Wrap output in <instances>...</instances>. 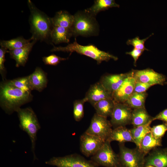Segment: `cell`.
Here are the masks:
<instances>
[{"label":"cell","instance_id":"1","mask_svg":"<svg viewBox=\"0 0 167 167\" xmlns=\"http://www.w3.org/2000/svg\"><path fill=\"white\" fill-rule=\"evenodd\" d=\"M0 104L2 109L11 114L20 108L22 105L31 101V93L24 91L4 81L0 84Z\"/></svg>","mask_w":167,"mask_h":167},{"label":"cell","instance_id":"2","mask_svg":"<svg viewBox=\"0 0 167 167\" xmlns=\"http://www.w3.org/2000/svg\"><path fill=\"white\" fill-rule=\"evenodd\" d=\"M28 4L30 14L29 23L33 40L49 42L54 27L52 18L38 9L30 0Z\"/></svg>","mask_w":167,"mask_h":167},{"label":"cell","instance_id":"3","mask_svg":"<svg viewBox=\"0 0 167 167\" xmlns=\"http://www.w3.org/2000/svg\"><path fill=\"white\" fill-rule=\"evenodd\" d=\"M51 52L62 51L69 52L70 55L73 52L88 57L96 60L98 64L103 61H108L111 59L117 60L118 58L108 52L99 49L93 44L83 45L79 44L76 38L74 41L65 47H56L54 45Z\"/></svg>","mask_w":167,"mask_h":167},{"label":"cell","instance_id":"4","mask_svg":"<svg viewBox=\"0 0 167 167\" xmlns=\"http://www.w3.org/2000/svg\"><path fill=\"white\" fill-rule=\"evenodd\" d=\"M74 21L71 29L73 36L76 37L95 36L98 35L99 26L96 17L84 10L79 11L74 15Z\"/></svg>","mask_w":167,"mask_h":167},{"label":"cell","instance_id":"5","mask_svg":"<svg viewBox=\"0 0 167 167\" xmlns=\"http://www.w3.org/2000/svg\"><path fill=\"white\" fill-rule=\"evenodd\" d=\"M19 121V127L28 134L31 143V151L33 155L34 160L37 158L35 150L37 134L41 128L40 125L35 113L31 108H21L16 112Z\"/></svg>","mask_w":167,"mask_h":167},{"label":"cell","instance_id":"6","mask_svg":"<svg viewBox=\"0 0 167 167\" xmlns=\"http://www.w3.org/2000/svg\"><path fill=\"white\" fill-rule=\"evenodd\" d=\"M118 146L121 167H144L146 155L139 148H130L124 143H119Z\"/></svg>","mask_w":167,"mask_h":167},{"label":"cell","instance_id":"7","mask_svg":"<svg viewBox=\"0 0 167 167\" xmlns=\"http://www.w3.org/2000/svg\"><path fill=\"white\" fill-rule=\"evenodd\" d=\"M110 142L106 140L100 149L91 157L98 166L105 167H121L118 154L113 150Z\"/></svg>","mask_w":167,"mask_h":167},{"label":"cell","instance_id":"8","mask_svg":"<svg viewBox=\"0 0 167 167\" xmlns=\"http://www.w3.org/2000/svg\"><path fill=\"white\" fill-rule=\"evenodd\" d=\"M46 164L57 167H98L92 160H88L77 154L62 157H54L46 161Z\"/></svg>","mask_w":167,"mask_h":167},{"label":"cell","instance_id":"9","mask_svg":"<svg viewBox=\"0 0 167 167\" xmlns=\"http://www.w3.org/2000/svg\"><path fill=\"white\" fill-rule=\"evenodd\" d=\"M112 127L110 121L107 120V118L96 113L85 132L96 136L105 141L108 139L112 131Z\"/></svg>","mask_w":167,"mask_h":167},{"label":"cell","instance_id":"10","mask_svg":"<svg viewBox=\"0 0 167 167\" xmlns=\"http://www.w3.org/2000/svg\"><path fill=\"white\" fill-rule=\"evenodd\" d=\"M132 109L125 103H115L110 116V123L113 128L131 124Z\"/></svg>","mask_w":167,"mask_h":167},{"label":"cell","instance_id":"11","mask_svg":"<svg viewBox=\"0 0 167 167\" xmlns=\"http://www.w3.org/2000/svg\"><path fill=\"white\" fill-rule=\"evenodd\" d=\"M133 76L136 82H139L154 85L159 84L162 86L167 84L166 76L157 73L152 69L147 68L142 70L132 71Z\"/></svg>","mask_w":167,"mask_h":167},{"label":"cell","instance_id":"12","mask_svg":"<svg viewBox=\"0 0 167 167\" xmlns=\"http://www.w3.org/2000/svg\"><path fill=\"white\" fill-rule=\"evenodd\" d=\"M105 141L94 135L84 133L80 137V149L87 157L94 155L102 147Z\"/></svg>","mask_w":167,"mask_h":167},{"label":"cell","instance_id":"13","mask_svg":"<svg viewBox=\"0 0 167 167\" xmlns=\"http://www.w3.org/2000/svg\"><path fill=\"white\" fill-rule=\"evenodd\" d=\"M135 80L132 71L119 88L112 94V98L118 103H125L134 92Z\"/></svg>","mask_w":167,"mask_h":167},{"label":"cell","instance_id":"14","mask_svg":"<svg viewBox=\"0 0 167 167\" xmlns=\"http://www.w3.org/2000/svg\"><path fill=\"white\" fill-rule=\"evenodd\" d=\"M84 98L93 106L101 100L113 99L112 94L107 91L99 81L90 86Z\"/></svg>","mask_w":167,"mask_h":167},{"label":"cell","instance_id":"15","mask_svg":"<svg viewBox=\"0 0 167 167\" xmlns=\"http://www.w3.org/2000/svg\"><path fill=\"white\" fill-rule=\"evenodd\" d=\"M151 165L155 167H167V148H156L146 156L144 166Z\"/></svg>","mask_w":167,"mask_h":167},{"label":"cell","instance_id":"16","mask_svg":"<svg viewBox=\"0 0 167 167\" xmlns=\"http://www.w3.org/2000/svg\"><path fill=\"white\" fill-rule=\"evenodd\" d=\"M129 74V72L109 74L102 76L99 82L109 93L112 94L120 86Z\"/></svg>","mask_w":167,"mask_h":167},{"label":"cell","instance_id":"17","mask_svg":"<svg viewBox=\"0 0 167 167\" xmlns=\"http://www.w3.org/2000/svg\"><path fill=\"white\" fill-rule=\"evenodd\" d=\"M37 41L33 40L31 42L19 49L9 50L11 58L16 62V66H24L28 59L29 54Z\"/></svg>","mask_w":167,"mask_h":167},{"label":"cell","instance_id":"18","mask_svg":"<svg viewBox=\"0 0 167 167\" xmlns=\"http://www.w3.org/2000/svg\"><path fill=\"white\" fill-rule=\"evenodd\" d=\"M28 77L32 90L41 92L46 87L48 82L47 75L41 68L37 67Z\"/></svg>","mask_w":167,"mask_h":167},{"label":"cell","instance_id":"19","mask_svg":"<svg viewBox=\"0 0 167 167\" xmlns=\"http://www.w3.org/2000/svg\"><path fill=\"white\" fill-rule=\"evenodd\" d=\"M107 140L110 142L116 141L119 143H124L126 142L134 143L130 129H128L126 126L118 127L112 129Z\"/></svg>","mask_w":167,"mask_h":167},{"label":"cell","instance_id":"20","mask_svg":"<svg viewBox=\"0 0 167 167\" xmlns=\"http://www.w3.org/2000/svg\"><path fill=\"white\" fill-rule=\"evenodd\" d=\"M72 36L71 28L54 26L51 33L50 40L55 44L68 43Z\"/></svg>","mask_w":167,"mask_h":167},{"label":"cell","instance_id":"21","mask_svg":"<svg viewBox=\"0 0 167 167\" xmlns=\"http://www.w3.org/2000/svg\"><path fill=\"white\" fill-rule=\"evenodd\" d=\"M54 26L71 28L74 21V15L66 11L61 10L56 12L51 18Z\"/></svg>","mask_w":167,"mask_h":167},{"label":"cell","instance_id":"22","mask_svg":"<svg viewBox=\"0 0 167 167\" xmlns=\"http://www.w3.org/2000/svg\"><path fill=\"white\" fill-rule=\"evenodd\" d=\"M152 118L145 108L133 109L131 113V124L133 127L145 125L150 121L152 122Z\"/></svg>","mask_w":167,"mask_h":167},{"label":"cell","instance_id":"23","mask_svg":"<svg viewBox=\"0 0 167 167\" xmlns=\"http://www.w3.org/2000/svg\"><path fill=\"white\" fill-rule=\"evenodd\" d=\"M115 103L113 99H105L98 102L93 106L96 114L107 118L111 116Z\"/></svg>","mask_w":167,"mask_h":167},{"label":"cell","instance_id":"24","mask_svg":"<svg viewBox=\"0 0 167 167\" xmlns=\"http://www.w3.org/2000/svg\"><path fill=\"white\" fill-rule=\"evenodd\" d=\"M162 145V139L156 138L150 132L142 139L139 148L146 155L153 149Z\"/></svg>","mask_w":167,"mask_h":167},{"label":"cell","instance_id":"25","mask_svg":"<svg viewBox=\"0 0 167 167\" xmlns=\"http://www.w3.org/2000/svg\"><path fill=\"white\" fill-rule=\"evenodd\" d=\"M120 6L114 0H96L91 7L85 9L86 11L96 17L99 12L113 7H119Z\"/></svg>","mask_w":167,"mask_h":167},{"label":"cell","instance_id":"26","mask_svg":"<svg viewBox=\"0 0 167 167\" xmlns=\"http://www.w3.org/2000/svg\"><path fill=\"white\" fill-rule=\"evenodd\" d=\"M152 121L142 125L133 127L130 131L135 143L136 147L139 148L141 142L144 136L151 132L150 125Z\"/></svg>","mask_w":167,"mask_h":167},{"label":"cell","instance_id":"27","mask_svg":"<svg viewBox=\"0 0 167 167\" xmlns=\"http://www.w3.org/2000/svg\"><path fill=\"white\" fill-rule=\"evenodd\" d=\"M33 40L32 37L29 39H26L22 36H19L9 40L1 41L0 45L2 47L11 50L22 48Z\"/></svg>","mask_w":167,"mask_h":167},{"label":"cell","instance_id":"28","mask_svg":"<svg viewBox=\"0 0 167 167\" xmlns=\"http://www.w3.org/2000/svg\"><path fill=\"white\" fill-rule=\"evenodd\" d=\"M147 96L146 92H134L125 103L132 109L145 108V103Z\"/></svg>","mask_w":167,"mask_h":167},{"label":"cell","instance_id":"29","mask_svg":"<svg viewBox=\"0 0 167 167\" xmlns=\"http://www.w3.org/2000/svg\"><path fill=\"white\" fill-rule=\"evenodd\" d=\"M11 85L23 91L31 93L32 90L29 82L28 76L16 78L7 81Z\"/></svg>","mask_w":167,"mask_h":167},{"label":"cell","instance_id":"30","mask_svg":"<svg viewBox=\"0 0 167 167\" xmlns=\"http://www.w3.org/2000/svg\"><path fill=\"white\" fill-rule=\"evenodd\" d=\"M87 101L85 98L75 101L73 104V116L75 121H80L84 115V104Z\"/></svg>","mask_w":167,"mask_h":167},{"label":"cell","instance_id":"31","mask_svg":"<svg viewBox=\"0 0 167 167\" xmlns=\"http://www.w3.org/2000/svg\"><path fill=\"white\" fill-rule=\"evenodd\" d=\"M152 33L148 37L143 39H140L138 36H137L134 38L128 40L126 44L128 45H131L134 47V48L140 49L144 51V50H148L145 47L144 43L146 41L148 40L152 35Z\"/></svg>","mask_w":167,"mask_h":167},{"label":"cell","instance_id":"32","mask_svg":"<svg viewBox=\"0 0 167 167\" xmlns=\"http://www.w3.org/2000/svg\"><path fill=\"white\" fill-rule=\"evenodd\" d=\"M167 131V124L164 122L154 126L151 128V132L152 135L159 139H162Z\"/></svg>","mask_w":167,"mask_h":167},{"label":"cell","instance_id":"33","mask_svg":"<svg viewBox=\"0 0 167 167\" xmlns=\"http://www.w3.org/2000/svg\"><path fill=\"white\" fill-rule=\"evenodd\" d=\"M67 58H62L53 54L42 58V60L45 65L56 66L61 62L67 60Z\"/></svg>","mask_w":167,"mask_h":167},{"label":"cell","instance_id":"34","mask_svg":"<svg viewBox=\"0 0 167 167\" xmlns=\"http://www.w3.org/2000/svg\"><path fill=\"white\" fill-rule=\"evenodd\" d=\"M9 53V50L1 47L0 48V73L3 80L5 79L6 74V69L4 64L5 61V54Z\"/></svg>","mask_w":167,"mask_h":167},{"label":"cell","instance_id":"35","mask_svg":"<svg viewBox=\"0 0 167 167\" xmlns=\"http://www.w3.org/2000/svg\"><path fill=\"white\" fill-rule=\"evenodd\" d=\"M152 85L146 83L136 82L134 92L139 93L146 92V91Z\"/></svg>","mask_w":167,"mask_h":167},{"label":"cell","instance_id":"36","mask_svg":"<svg viewBox=\"0 0 167 167\" xmlns=\"http://www.w3.org/2000/svg\"><path fill=\"white\" fill-rule=\"evenodd\" d=\"M143 51L134 48L131 51L127 52L126 54L131 55L134 60V64L136 66V62L139 58L143 54Z\"/></svg>","mask_w":167,"mask_h":167},{"label":"cell","instance_id":"37","mask_svg":"<svg viewBox=\"0 0 167 167\" xmlns=\"http://www.w3.org/2000/svg\"><path fill=\"white\" fill-rule=\"evenodd\" d=\"M159 120L167 124V108L160 112L155 117H153L152 121Z\"/></svg>","mask_w":167,"mask_h":167},{"label":"cell","instance_id":"38","mask_svg":"<svg viewBox=\"0 0 167 167\" xmlns=\"http://www.w3.org/2000/svg\"><path fill=\"white\" fill-rule=\"evenodd\" d=\"M144 167H155V166L151 165H148L145 166Z\"/></svg>","mask_w":167,"mask_h":167}]
</instances>
